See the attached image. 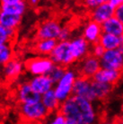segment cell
<instances>
[{"label": "cell", "mask_w": 123, "mask_h": 124, "mask_svg": "<svg viewBox=\"0 0 123 124\" xmlns=\"http://www.w3.org/2000/svg\"><path fill=\"white\" fill-rule=\"evenodd\" d=\"M91 81L92 79L77 77L73 86V95L85 98L91 102L96 100V97L92 91Z\"/></svg>", "instance_id": "30bf717a"}, {"label": "cell", "mask_w": 123, "mask_h": 124, "mask_svg": "<svg viewBox=\"0 0 123 124\" xmlns=\"http://www.w3.org/2000/svg\"><path fill=\"white\" fill-rule=\"evenodd\" d=\"M58 42L59 41L57 40H38L34 44L33 50L37 54L42 55L43 57H49Z\"/></svg>", "instance_id": "44dd1931"}, {"label": "cell", "mask_w": 123, "mask_h": 124, "mask_svg": "<svg viewBox=\"0 0 123 124\" xmlns=\"http://www.w3.org/2000/svg\"><path fill=\"white\" fill-rule=\"evenodd\" d=\"M23 20V16H15L0 11V24L10 30L17 31Z\"/></svg>", "instance_id": "7402d4cb"}, {"label": "cell", "mask_w": 123, "mask_h": 124, "mask_svg": "<svg viewBox=\"0 0 123 124\" xmlns=\"http://www.w3.org/2000/svg\"><path fill=\"white\" fill-rule=\"evenodd\" d=\"M23 69H24V63L15 57L8 63L3 66L1 76L4 77L6 80H15L20 77Z\"/></svg>", "instance_id": "8fae6325"}, {"label": "cell", "mask_w": 123, "mask_h": 124, "mask_svg": "<svg viewBox=\"0 0 123 124\" xmlns=\"http://www.w3.org/2000/svg\"><path fill=\"white\" fill-rule=\"evenodd\" d=\"M69 48L76 61H80L90 53V43L83 36L69 40Z\"/></svg>", "instance_id": "7c38bea8"}, {"label": "cell", "mask_w": 123, "mask_h": 124, "mask_svg": "<svg viewBox=\"0 0 123 124\" xmlns=\"http://www.w3.org/2000/svg\"><path fill=\"white\" fill-rule=\"evenodd\" d=\"M19 124H31V123H28V122H23V121H21V123Z\"/></svg>", "instance_id": "8d00e7d4"}, {"label": "cell", "mask_w": 123, "mask_h": 124, "mask_svg": "<svg viewBox=\"0 0 123 124\" xmlns=\"http://www.w3.org/2000/svg\"><path fill=\"white\" fill-rule=\"evenodd\" d=\"M101 25L102 33L111 34L118 37L123 36V24L115 16L110 18Z\"/></svg>", "instance_id": "d6986e66"}, {"label": "cell", "mask_w": 123, "mask_h": 124, "mask_svg": "<svg viewBox=\"0 0 123 124\" xmlns=\"http://www.w3.org/2000/svg\"><path fill=\"white\" fill-rule=\"evenodd\" d=\"M101 68L116 71H123V51L121 49L105 50L100 59Z\"/></svg>", "instance_id": "ba28073f"}, {"label": "cell", "mask_w": 123, "mask_h": 124, "mask_svg": "<svg viewBox=\"0 0 123 124\" xmlns=\"http://www.w3.org/2000/svg\"><path fill=\"white\" fill-rule=\"evenodd\" d=\"M102 34V25L93 22V21H91L86 24V26L84 29L83 37L90 44L92 45V44L98 43Z\"/></svg>", "instance_id": "2e32d148"}, {"label": "cell", "mask_w": 123, "mask_h": 124, "mask_svg": "<svg viewBox=\"0 0 123 124\" xmlns=\"http://www.w3.org/2000/svg\"><path fill=\"white\" fill-rule=\"evenodd\" d=\"M54 62L49 57H35L25 60L24 68L31 76H45L50 72L54 67Z\"/></svg>", "instance_id": "277c9868"}, {"label": "cell", "mask_w": 123, "mask_h": 124, "mask_svg": "<svg viewBox=\"0 0 123 124\" xmlns=\"http://www.w3.org/2000/svg\"><path fill=\"white\" fill-rule=\"evenodd\" d=\"M16 31L14 30H10L3 25L0 24V44L2 43H10L15 40L16 37Z\"/></svg>", "instance_id": "d4e9b609"}, {"label": "cell", "mask_w": 123, "mask_h": 124, "mask_svg": "<svg viewBox=\"0 0 123 124\" xmlns=\"http://www.w3.org/2000/svg\"><path fill=\"white\" fill-rule=\"evenodd\" d=\"M99 43L101 44L105 50H112L120 49L123 45V36L118 37L111 34L102 33L99 40Z\"/></svg>", "instance_id": "ac0fdd59"}, {"label": "cell", "mask_w": 123, "mask_h": 124, "mask_svg": "<svg viewBox=\"0 0 123 124\" xmlns=\"http://www.w3.org/2000/svg\"><path fill=\"white\" fill-rule=\"evenodd\" d=\"M120 49H121V50H122V51H123V45H122V46H121V48H120Z\"/></svg>", "instance_id": "74e56055"}, {"label": "cell", "mask_w": 123, "mask_h": 124, "mask_svg": "<svg viewBox=\"0 0 123 124\" xmlns=\"http://www.w3.org/2000/svg\"><path fill=\"white\" fill-rule=\"evenodd\" d=\"M15 58L14 49L12 44L2 43L0 44V63L2 65H6V63Z\"/></svg>", "instance_id": "cb8c5ba5"}, {"label": "cell", "mask_w": 123, "mask_h": 124, "mask_svg": "<svg viewBox=\"0 0 123 124\" xmlns=\"http://www.w3.org/2000/svg\"><path fill=\"white\" fill-rule=\"evenodd\" d=\"M77 78L76 70L67 69L64 77L60 79L59 83L54 85V92L59 102H63L73 95V86Z\"/></svg>", "instance_id": "3957f363"}, {"label": "cell", "mask_w": 123, "mask_h": 124, "mask_svg": "<svg viewBox=\"0 0 123 124\" xmlns=\"http://www.w3.org/2000/svg\"><path fill=\"white\" fill-rule=\"evenodd\" d=\"M18 113L22 121L31 124H42L50 115L41 102L30 104H19Z\"/></svg>", "instance_id": "7a4b0ae2"}, {"label": "cell", "mask_w": 123, "mask_h": 124, "mask_svg": "<svg viewBox=\"0 0 123 124\" xmlns=\"http://www.w3.org/2000/svg\"><path fill=\"white\" fill-rule=\"evenodd\" d=\"M121 72L116 71V70H111V69H105L101 68L93 77L92 80L99 82V83H105V84L115 85L118 80L120 78Z\"/></svg>", "instance_id": "e0dca14e"}, {"label": "cell", "mask_w": 123, "mask_h": 124, "mask_svg": "<svg viewBox=\"0 0 123 124\" xmlns=\"http://www.w3.org/2000/svg\"><path fill=\"white\" fill-rule=\"evenodd\" d=\"M114 16L120 21L121 23L123 24V4L120 5L118 8L115 9V14H114Z\"/></svg>", "instance_id": "4dcf8cb0"}, {"label": "cell", "mask_w": 123, "mask_h": 124, "mask_svg": "<svg viewBox=\"0 0 123 124\" xmlns=\"http://www.w3.org/2000/svg\"><path fill=\"white\" fill-rule=\"evenodd\" d=\"M2 68H3V65L0 63V75H1V73H2Z\"/></svg>", "instance_id": "d590c367"}, {"label": "cell", "mask_w": 123, "mask_h": 124, "mask_svg": "<svg viewBox=\"0 0 123 124\" xmlns=\"http://www.w3.org/2000/svg\"><path fill=\"white\" fill-rule=\"evenodd\" d=\"M67 120L77 124H94L96 113L92 102L77 95L70 96L63 102L59 111Z\"/></svg>", "instance_id": "6da1fadb"}, {"label": "cell", "mask_w": 123, "mask_h": 124, "mask_svg": "<svg viewBox=\"0 0 123 124\" xmlns=\"http://www.w3.org/2000/svg\"><path fill=\"white\" fill-rule=\"evenodd\" d=\"M29 3L31 4V6H36L37 4H39V1H38V0H31V1H30Z\"/></svg>", "instance_id": "e575fe53"}, {"label": "cell", "mask_w": 123, "mask_h": 124, "mask_svg": "<svg viewBox=\"0 0 123 124\" xmlns=\"http://www.w3.org/2000/svg\"><path fill=\"white\" fill-rule=\"evenodd\" d=\"M104 2L105 1H103V0H87L85 3L86 6H88V7L93 10L95 9L96 7H98L99 6H101L102 4H103Z\"/></svg>", "instance_id": "f546056e"}, {"label": "cell", "mask_w": 123, "mask_h": 124, "mask_svg": "<svg viewBox=\"0 0 123 124\" xmlns=\"http://www.w3.org/2000/svg\"><path fill=\"white\" fill-rule=\"evenodd\" d=\"M92 88L93 91V93L95 95L96 99H104L107 98V96L111 92L113 85L110 84H105V83H99L96 81H93L92 79L91 81Z\"/></svg>", "instance_id": "603a6c76"}, {"label": "cell", "mask_w": 123, "mask_h": 124, "mask_svg": "<svg viewBox=\"0 0 123 124\" xmlns=\"http://www.w3.org/2000/svg\"><path fill=\"white\" fill-rule=\"evenodd\" d=\"M115 14V9L109 4V1H105L101 6L92 10L91 17L92 21L97 23L99 24H102L104 22L110 18L113 17Z\"/></svg>", "instance_id": "5bb4252c"}, {"label": "cell", "mask_w": 123, "mask_h": 124, "mask_svg": "<svg viewBox=\"0 0 123 124\" xmlns=\"http://www.w3.org/2000/svg\"><path fill=\"white\" fill-rule=\"evenodd\" d=\"M66 118L60 113L59 112L53 113V116L51 119L49 120V117L42 124H65Z\"/></svg>", "instance_id": "4316f807"}, {"label": "cell", "mask_w": 123, "mask_h": 124, "mask_svg": "<svg viewBox=\"0 0 123 124\" xmlns=\"http://www.w3.org/2000/svg\"><path fill=\"white\" fill-rule=\"evenodd\" d=\"M65 124H77V122H75L74 121H71V120H67V119H66Z\"/></svg>", "instance_id": "836d02e7"}, {"label": "cell", "mask_w": 123, "mask_h": 124, "mask_svg": "<svg viewBox=\"0 0 123 124\" xmlns=\"http://www.w3.org/2000/svg\"><path fill=\"white\" fill-rule=\"evenodd\" d=\"M100 69H101L100 59L89 53L87 56L79 61L76 72L77 74V77L92 79V77Z\"/></svg>", "instance_id": "8992f818"}, {"label": "cell", "mask_w": 123, "mask_h": 124, "mask_svg": "<svg viewBox=\"0 0 123 124\" xmlns=\"http://www.w3.org/2000/svg\"><path fill=\"white\" fill-rule=\"evenodd\" d=\"M61 25L57 20L49 19L41 22L36 31V37L39 40H59L61 31Z\"/></svg>", "instance_id": "52a82bcc"}, {"label": "cell", "mask_w": 123, "mask_h": 124, "mask_svg": "<svg viewBox=\"0 0 123 124\" xmlns=\"http://www.w3.org/2000/svg\"><path fill=\"white\" fill-rule=\"evenodd\" d=\"M109 4L113 7L114 9H116V8H118L120 5H122L123 1H121V0H110V1H109Z\"/></svg>", "instance_id": "1f68e13d"}, {"label": "cell", "mask_w": 123, "mask_h": 124, "mask_svg": "<svg viewBox=\"0 0 123 124\" xmlns=\"http://www.w3.org/2000/svg\"><path fill=\"white\" fill-rule=\"evenodd\" d=\"M104 52H105V50L99 42L95 44H92V49L90 48V53L92 54V56L96 57V58L99 59L102 58V55L104 54Z\"/></svg>", "instance_id": "83f0119b"}, {"label": "cell", "mask_w": 123, "mask_h": 124, "mask_svg": "<svg viewBox=\"0 0 123 124\" xmlns=\"http://www.w3.org/2000/svg\"><path fill=\"white\" fill-rule=\"evenodd\" d=\"M71 31L68 27H62L58 41H69Z\"/></svg>", "instance_id": "f1b7e54d"}, {"label": "cell", "mask_w": 123, "mask_h": 124, "mask_svg": "<svg viewBox=\"0 0 123 124\" xmlns=\"http://www.w3.org/2000/svg\"><path fill=\"white\" fill-rule=\"evenodd\" d=\"M28 81L31 85V88L40 95H43L44 93H46L47 92L52 90L54 88V84L48 77V75L32 77Z\"/></svg>", "instance_id": "9a60e30c"}, {"label": "cell", "mask_w": 123, "mask_h": 124, "mask_svg": "<svg viewBox=\"0 0 123 124\" xmlns=\"http://www.w3.org/2000/svg\"><path fill=\"white\" fill-rule=\"evenodd\" d=\"M28 8V3L23 0H2L0 1V11L15 16H23Z\"/></svg>", "instance_id": "4fadbf2b"}, {"label": "cell", "mask_w": 123, "mask_h": 124, "mask_svg": "<svg viewBox=\"0 0 123 124\" xmlns=\"http://www.w3.org/2000/svg\"><path fill=\"white\" fill-rule=\"evenodd\" d=\"M49 57L54 64L62 66L66 68H68L69 66L76 62V59L70 51L69 41H59Z\"/></svg>", "instance_id": "5b68a950"}, {"label": "cell", "mask_w": 123, "mask_h": 124, "mask_svg": "<svg viewBox=\"0 0 123 124\" xmlns=\"http://www.w3.org/2000/svg\"><path fill=\"white\" fill-rule=\"evenodd\" d=\"M112 124H123V116H119L114 119Z\"/></svg>", "instance_id": "d6a6232c"}, {"label": "cell", "mask_w": 123, "mask_h": 124, "mask_svg": "<svg viewBox=\"0 0 123 124\" xmlns=\"http://www.w3.org/2000/svg\"><path fill=\"white\" fill-rule=\"evenodd\" d=\"M68 68H64L62 66L59 65H54V67L52 68V69L50 70L49 74H48V77L50 78V80L52 81V83L55 85H57L59 83L60 79H61L63 77H64L65 73L67 71Z\"/></svg>", "instance_id": "484cf974"}, {"label": "cell", "mask_w": 123, "mask_h": 124, "mask_svg": "<svg viewBox=\"0 0 123 124\" xmlns=\"http://www.w3.org/2000/svg\"><path fill=\"white\" fill-rule=\"evenodd\" d=\"M42 104L46 109L49 111V113H55L58 112L59 111L60 105H61V102H59L57 96L55 94L54 89L47 92L46 93H44L43 95H41V101Z\"/></svg>", "instance_id": "ffe728a7"}, {"label": "cell", "mask_w": 123, "mask_h": 124, "mask_svg": "<svg viewBox=\"0 0 123 124\" xmlns=\"http://www.w3.org/2000/svg\"><path fill=\"white\" fill-rule=\"evenodd\" d=\"M15 96L19 104L36 103L41 101V95L31 88L29 81H23L17 85Z\"/></svg>", "instance_id": "9c48e42d"}]
</instances>
